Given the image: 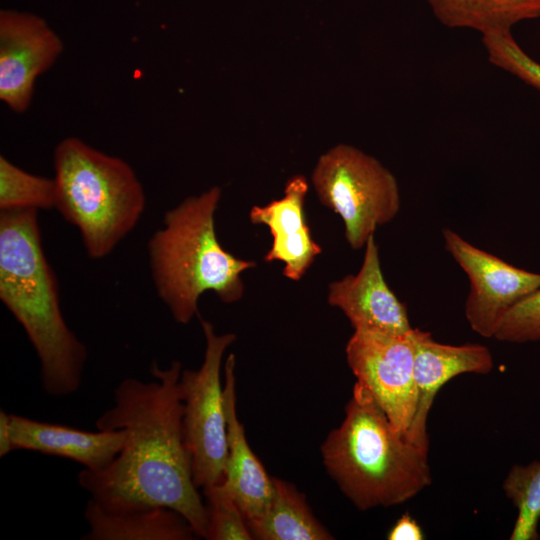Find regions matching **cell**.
<instances>
[{"mask_svg": "<svg viewBox=\"0 0 540 540\" xmlns=\"http://www.w3.org/2000/svg\"><path fill=\"white\" fill-rule=\"evenodd\" d=\"M443 238L446 250L470 281L466 320L474 332L493 338L506 313L540 288V273L515 267L449 228L443 230Z\"/></svg>", "mask_w": 540, "mask_h": 540, "instance_id": "cell-9", "label": "cell"}, {"mask_svg": "<svg viewBox=\"0 0 540 540\" xmlns=\"http://www.w3.org/2000/svg\"><path fill=\"white\" fill-rule=\"evenodd\" d=\"M505 496L517 510L511 540H538L540 522V460L514 464L502 483Z\"/></svg>", "mask_w": 540, "mask_h": 540, "instance_id": "cell-19", "label": "cell"}, {"mask_svg": "<svg viewBox=\"0 0 540 540\" xmlns=\"http://www.w3.org/2000/svg\"><path fill=\"white\" fill-rule=\"evenodd\" d=\"M12 450L10 437V414L0 410V457L6 456Z\"/></svg>", "mask_w": 540, "mask_h": 540, "instance_id": "cell-25", "label": "cell"}, {"mask_svg": "<svg viewBox=\"0 0 540 540\" xmlns=\"http://www.w3.org/2000/svg\"><path fill=\"white\" fill-rule=\"evenodd\" d=\"M56 186L54 178L26 172L0 156V209L55 208Z\"/></svg>", "mask_w": 540, "mask_h": 540, "instance_id": "cell-20", "label": "cell"}, {"mask_svg": "<svg viewBox=\"0 0 540 540\" xmlns=\"http://www.w3.org/2000/svg\"><path fill=\"white\" fill-rule=\"evenodd\" d=\"M493 338L508 343L540 342V288L506 313Z\"/></svg>", "mask_w": 540, "mask_h": 540, "instance_id": "cell-23", "label": "cell"}, {"mask_svg": "<svg viewBox=\"0 0 540 540\" xmlns=\"http://www.w3.org/2000/svg\"><path fill=\"white\" fill-rule=\"evenodd\" d=\"M63 42L41 16L15 9L0 11V100L16 113L32 101L37 78L63 52Z\"/></svg>", "mask_w": 540, "mask_h": 540, "instance_id": "cell-10", "label": "cell"}, {"mask_svg": "<svg viewBox=\"0 0 540 540\" xmlns=\"http://www.w3.org/2000/svg\"><path fill=\"white\" fill-rule=\"evenodd\" d=\"M493 367V356L488 347L478 343H440L433 339L431 333L416 328L414 378L417 407L406 436L429 448L427 418L440 389L461 374L485 375Z\"/></svg>", "mask_w": 540, "mask_h": 540, "instance_id": "cell-12", "label": "cell"}, {"mask_svg": "<svg viewBox=\"0 0 540 540\" xmlns=\"http://www.w3.org/2000/svg\"><path fill=\"white\" fill-rule=\"evenodd\" d=\"M489 62L540 91V63L517 43L511 31L482 36Z\"/></svg>", "mask_w": 540, "mask_h": 540, "instance_id": "cell-22", "label": "cell"}, {"mask_svg": "<svg viewBox=\"0 0 540 540\" xmlns=\"http://www.w3.org/2000/svg\"><path fill=\"white\" fill-rule=\"evenodd\" d=\"M415 330L405 334L354 330L345 348L356 382L368 390L394 428L404 435L417 407Z\"/></svg>", "mask_w": 540, "mask_h": 540, "instance_id": "cell-8", "label": "cell"}, {"mask_svg": "<svg viewBox=\"0 0 540 540\" xmlns=\"http://www.w3.org/2000/svg\"><path fill=\"white\" fill-rule=\"evenodd\" d=\"M200 323L206 343L203 362L197 370H182L178 385L193 480L198 488L205 489L224 479L227 424L220 373L224 353L236 336L217 334L214 326L202 318Z\"/></svg>", "mask_w": 540, "mask_h": 540, "instance_id": "cell-7", "label": "cell"}, {"mask_svg": "<svg viewBox=\"0 0 540 540\" xmlns=\"http://www.w3.org/2000/svg\"><path fill=\"white\" fill-rule=\"evenodd\" d=\"M328 303L345 314L354 330L405 334L413 329L406 305L385 281L374 235L365 245L358 273L329 285Z\"/></svg>", "mask_w": 540, "mask_h": 540, "instance_id": "cell-11", "label": "cell"}, {"mask_svg": "<svg viewBox=\"0 0 540 540\" xmlns=\"http://www.w3.org/2000/svg\"><path fill=\"white\" fill-rule=\"evenodd\" d=\"M0 299L23 327L51 396L76 392L87 349L66 324L56 277L44 254L36 209L1 211Z\"/></svg>", "mask_w": 540, "mask_h": 540, "instance_id": "cell-2", "label": "cell"}, {"mask_svg": "<svg viewBox=\"0 0 540 540\" xmlns=\"http://www.w3.org/2000/svg\"><path fill=\"white\" fill-rule=\"evenodd\" d=\"M208 540H252L254 536L240 506L223 482L203 489Z\"/></svg>", "mask_w": 540, "mask_h": 540, "instance_id": "cell-21", "label": "cell"}, {"mask_svg": "<svg viewBox=\"0 0 540 540\" xmlns=\"http://www.w3.org/2000/svg\"><path fill=\"white\" fill-rule=\"evenodd\" d=\"M235 358L230 354L224 364L223 400L227 424V457L223 483L244 513L248 524L267 508L273 490L270 477L246 439L236 408Z\"/></svg>", "mask_w": 540, "mask_h": 540, "instance_id": "cell-14", "label": "cell"}, {"mask_svg": "<svg viewBox=\"0 0 540 540\" xmlns=\"http://www.w3.org/2000/svg\"><path fill=\"white\" fill-rule=\"evenodd\" d=\"M12 450H30L75 461L89 470L109 466L121 451L119 430H80L10 414Z\"/></svg>", "mask_w": 540, "mask_h": 540, "instance_id": "cell-15", "label": "cell"}, {"mask_svg": "<svg viewBox=\"0 0 540 540\" xmlns=\"http://www.w3.org/2000/svg\"><path fill=\"white\" fill-rule=\"evenodd\" d=\"M428 451L397 431L358 382L343 421L321 446L328 474L361 511L403 504L428 487Z\"/></svg>", "mask_w": 540, "mask_h": 540, "instance_id": "cell-3", "label": "cell"}, {"mask_svg": "<svg viewBox=\"0 0 540 540\" xmlns=\"http://www.w3.org/2000/svg\"><path fill=\"white\" fill-rule=\"evenodd\" d=\"M182 365L167 368L154 361L155 380H122L113 404L96 420L98 430L124 434L121 451L106 468H84L79 486L102 508L119 512L166 507L178 512L198 538H205V504L193 480L191 455L183 434V402L179 391Z\"/></svg>", "mask_w": 540, "mask_h": 540, "instance_id": "cell-1", "label": "cell"}, {"mask_svg": "<svg viewBox=\"0 0 540 540\" xmlns=\"http://www.w3.org/2000/svg\"><path fill=\"white\" fill-rule=\"evenodd\" d=\"M220 198L217 186L187 197L165 213L164 227L148 242L155 288L180 324L198 315L199 298L207 291L224 303L239 301L244 294L241 274L256 265L219 243L214 218Z\"/></svg>", "mask_w": 540, "mask_h": 540, "instance_id": "cell-4", "label": "cell"}, {"mask_svg": "<svg viewBox=\"0 0 540 540\" xmlns=\"http://www.w3.org/2000/svg\"><path fill=\"white\" fill-rule=\"evenodd\" d=\"M307 192L306 177L294 175L286 182L282 198L264 206H253L249 212L250 221L267 226L273 237L264 260L282 262L283 275L293 281H299L322 252L306 223Z\"/></svg>", "mask_w": 540, "mask_h": 540, "instance_id": "cell-13", "label": "cell"}, {"mask_svg": "<svg viewBox=\"0 0 540 540\" xmlns=\"http://www.w3.org/2000/svg\"><path fill=\"white\" fill-rule=\"evenodd\" d=\"M83 540H192L198 538L178 512L166 507L109 511L89 499Z\"/></svg>", "mask_w": 540, "mask_h": 540, "instance_id": "cell-16", "label": "cell"}, {"mask_svg": "<svg viewBox=\"0 0 540 540\" xmlns=\"http://www.w3.org/2000/svg\"><path fill=\"white\" fill-rule=\"evenodd\" d=\"M264 513L249 524L254 539L330 540L334 537L314 516L306 497L292 483L272 477Z\"/></svg>", "mask_w": 540, "mask_h": 540, "instance_id": "cell-17", "label": "cell"}, {"mask_svg": "<svg viewBox=\"0 0 540 540\" xmlns=\"http://www.w3.org/2000/svg\"><path fill=\"white\" fill-rule=\"evenodd\" d=\"M425 1L444 26L472 29L482 36L511 31L521 21L540 17V0Z\"/></svg>", "mask_w": 540, "mask_h": 540, "instance_id": "cell-18", "label": "cell"}, {"mask_svg": "<svg viewBox=\"0 0 540 540\" xmlns=\"http://www.w3.org/2000/svg\"><path fill=\"white\" fill-rule=\"evenodd\" d=\"M53 164L55 208L78 228L91 258L109 255L145 208L144 190L133 168L77 137L58 143Z\"/></svg>", "mask_w": 540, "mask_h": 540, "instance_id": "cell-5", "label": "cell"}, {"mask_svg": "<svg viewBox=\"0 0 540 540\" xmlns=\"http://www.w3.org/2000/svg\"><path fill=\"white\" fill-rule=\"evenodd\" d=\"M311 181L320 202L343 221L352 249L365 247L379 226L392 221L401 207L397 179L362 150L339 144L321 155Z\"/></svg>", "mask_w": 540, "mask_h": 540, "instance_id": "cell-6", "label": "cell"}, {"mask_svg": "<svg viewBox=\"0 0 540 540\" xmlns=\"http://www.w3.org/2000/svg\"><path fill=\"white\" fill-rule=\"evenodd\" d=\"M388 540H423L424 532L418 522L404 513L387 533Z\"/></svg>", "mask_w": 540, "mask_h": 540, "instance_id": "cell-24", "label": "cell"}]
</instances>
